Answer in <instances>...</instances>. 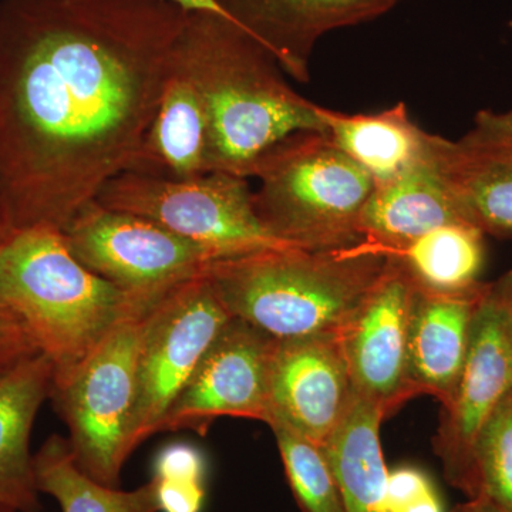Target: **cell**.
<instances>
[{
	"label": "cell",
	"instance_id": "obj_17",
	"mask_svg": "<svg viewBox=\"0 0 512 512\" xmlns=\"http://www.w3.org/2000/svg\"><path fill=\"white\" fill-rule=\"evenodd\" d=\"M127 173L168 181L192 180L211 173L207 111L175 55L156 114Z\"/></svg>",
	"mask_w": 512,
	"mask_h": 512
},
{
	"label": "cell",
	"instance_id": "obj_1",
	"mask_svg": "<svg viewBox=\"0 0 512 512\" xmlns=\"http://www.w3.org/2000/svg\"><path fill=\"white\" fill-rule=\"evenodd\" d=\"M188 12L170 0H0V207L63 228L127 173Z\"/></svg>",
	"mask_w": 512,
	"mask_h": 512
},
{
	"label": "cell",
	"instance_id": "obj_27",
	"mask_svg": "<svg viewBox=\"0 0 512 512\" xmlns=\"http://www.w3.org/2000/svg\"><path fill=\"white\" fill-rule=\"evenodd\" d=\"M158 512H202L207 501V484L154 480Z\"/></svg>",
	"mask_w": 512,
	"mask_h": 512
},
{
	"label": "cell",
	"instance_id": "obj_15",
	"mask_svg": "<svg viewBox=\"0 0 512 512\" xmlns=\"http://www.w3.org/2000/svg\"><path fill=\"white\" fill-rule=\"evenodd\" d=\"M229 19L275 56L296 82L311 80L316 43L326 33L377 19L400 0H217Z\"/></svg>",
	"mask_w": 512,
	"mask_h": 512
},
{
	"label": "cell",
	"instance_id": "obj_9",
	"mask_svg": "<svg viewBox=\"0 0 512 512\" xmlns=\"http://www.w3.org/2000/svg\"><path fill=\"white\" fill-rule=\"evenodd\" d=\"M512 389V271L483 285L456 393L433 439L444 477L476 497L473 453L478 433Z\"/></svg>",
	"mask_w": 512,
	"mask_h": 512
},
{
	"label": "cell",
	"instance_id": "obj_26",
	"mask_svg": "<svg viewBox=\"0 0 512 512\" xmlns=\"http://www.w3.org/2000/svg\"><path fill=\"white\" fill-rule=\"evenodd\" d=\"M154 480L207 484L208 461L194 444L171 443L158 451L153 463Z\"/></svg>",
	"mask_w": 512,
	"mask_h": 512
},
{
	"label": "cell",
	"instance_id": "obj_34",
	"mask_svg": "<svg viewBox=\"0 0 512 512\" xmlns=\"http://www.w3.org/2000/svg\"><path fill=\"white\" fill-rule=\"evenodd\" d=\"M451 512H458V511H457V508H456V510H453V511H451Z\"/></svg>",
	"mask_w": 512,
	"mask_h": 512
},
{
	"label": "cell",
	"instance_id": "obj_20",
	"mask_svg": "<svg viewBox=\"0 0 512 512\" xmlns=\"http://www.w3.org/2000/svg\"><path fill=\"white\" fill-rule=\"evenodd\" d=\"M326 137L383 184L430 157L431 137L397 103L376 114H345L320 106Z\"/></svg>",
	"mask_w": 512,
	"mask_h": 512
},
{
	"label": "cell",
	"instance_id": "obj_33",
	"mask_svg": "<svg viewBox=\"0 0 512 512\" xmlns=\"http://www.w3.org/2000/svg\"><path fill=\"white\" fill-rule=\"evenodd\" d=\"M0 512H13V511H10V510H8V508H5V507H0Z\"/></svg>",
	"mask_w": 512,
	"mask_h": 512
},
{
	"label": "cell",
	"instance_id": "obj_25",
	"mask_svg": "<svg viewBox=\"0 0 512 512\" xmlns=\"http://www.w3.org/2000/svg\"><path fill=\"white\" fill-rule=\"evenodd\" d=\"M476 497L512 512V389L485 421L473 453Z\"/></svg>",
	"mask_w": 512,
	"mask_h": 512
},
{
	"label": "cell",
	"instance_id": "obj_32",
	"mask_svg": "<svg viewBox=\"0 0 512 512\" xmlns=\"http://www.w3.org/2000/svg\"><path fill=\"white\" fill-rule=\"evenodd\" d=\"M10 234H12V228H10L5 212L0 207V247H2L3 242L8 239Z\"/></svg>",
	"mask_w": 512,
	"mask_h": 512
},
{
	"label": "cell",
	"instance_id": "obj_4",
	"mask_svg": "<svg viewBox=\"0 0 512 512\" xmlns=\"http://www.w3.org/2000/svg\"><path fill=\"white\" fill-rule=\"evenodd\" d=\"M387 261L363 241L335 249L269 248L218 259L205 276L229 315L271 338L295 339L339 335Z\"/></svg>",
	"mask_w": 512,
	"mask_h": 512
},
{
	"label": "cell",
	"instance_id": "obj_30",
	"mask_svg": "<svg viewBox=\"0 0 512 512\" xmlns=\"http://www.w3.org/2000/svg\"><path fill=\"white\" fill-rule=\"evenodd\" d=\"M170 2L180 6L185 12H208L227 16L224 10L220 8V5H218L217 0H170Z\"/></svg>",
	"mask_w": 512,
	"mask_h": 512
},
{
	"label": "cell",
	"instance_id": "obj_5",
	"mask_svg": "<svg viewBox=\"0 0 512 512\" xmlns=\"http://www.w3.org/2000/svg\"><path fill=\"white\" fill-rule=\"evenodd\" d=\"M254 207L274 237L291 247L335 249L360 239L359 218L375 183L325 134L298 131L255 165Z\"/></svg>",
	"mask_w": 512,
	"mask_h": 512
},
{
	"label": "cell",
	"instance_id": "obj_35",
	"mask_svg": "<svg viewBox=\"0 0 512 512\" xmlns=\"http://www.w3.org/2000/svg\"><path fill=\"white\" fill-rule=\"evenodd\" d=\"M510 28L512 29V22L510 23Z\"/></svg>",
	"mask_w": 512,
	"mask_h": 512
},
{
	"label": "cell",
	"instance_id": "obj_10",
	"mask_svg": "<svg viewBox=\"0 0 512 512\" xmlns=\"http://www.w3.org/2000/svg\"><path fill=\"white\" fill-rule=\"evenodd\" d=\"M231 318L205 275L175 286L147 312L131 450L157 434L168 407Z\"/></svg>",
	"mask_w": 512,
	"mask_h": 512
},
{
	"label": "cell",
	"instance_id": "obj_16",
	"mask_svg": "<svg viewBox=\"0 0 512 512\" xmlns=\"http://www.w3.org/2000/svg\"><path fill=\"white\" fill-rule=\"evenodd\" d=\"M483 282L466 292H437L414 282L407 333V377L414 396L447 407L466 362Z\"/></svg>",
	"mask_w": 512,
	"mask_h": 512
},
{
	"label": "cell",
	"instance_id": "obj_21",
	"mask_svg": "<svg viewBox=\"0 0 512 512\" xmlns=\"http://www.w3.org/2000/svg\"><path fill=\"white\" fill-rule=\"evenodd\" d=\"M384 419L376 404L356 394L345 419L320 446L339 485L346 512H389V470L380 443Z\"/></svg>",
	"mask_w": 512,
	"mask_h": 512
},
{
	"label": "cell",
	"instance_id": "obj_22",
	"mask_svg": "<svg viewBox=\"0 0 512 512\" xmlns=\"http://www.w3.org/2000/svg\"><path fill=\"white\" fill-rule=\"evenodd\" d=\"M33 467L37 490L55 498L62 512H158L153 480L131 491L101 484L77 466L69 440L59 434L33 454Z\"/></svg>",
	"mask_w": 512,
	"mask_h": 512
},
{
	"label": "cell",
	"instance_id": "obj_7",
	"mask_svg": "<svg viewBox=\"0 0 512 512\" xmlns=\"http://www.w3.org/2000/svg\"><path fill=\"white\" fill-rule=\"evenodd\" d=\"M96 201L157 222L210 249L218 259L291 247L259 220L254 192L247 178L238 175L215 171L192 180L168 181L121 173L101 188Z\"/></svg>",
	"mask_w": 512,
	"mask_h": 512
},
{
	"label": "cell",
	"instance_id": "obj_36",
	"mask_svg": "<svg viewBox=\"0 0 512 512\" xmlns=\"http://www.w3.org/2000/svg\"><path fill=\"white\" fill-rule=\"evenodd\" d=\"M400 2H404V0H400Z\"/></svg>",
	"mask_w": 512,
	"mask_h": 512
},
{
	"label": "cell",
	"instance_id": "obj_14",
	"mask_svg": "<svg viewBox=\"0 0 512 512\" xmlns=\"http://www.w3.org/2000/svg\"><path fill=\"white\" fill-rule=\"evenodd\" d=\"M355 396L339 335L275 339L269 372V421H284L323 446L345 419Z\"/></svg>",
	"mask_w": 512,
	"mask_h": 512
},
{
	"label": "cell",
	"instance_id": "obj_29",
	"mask_svg": "<svg viewBox=\"0 0 512 512\" xmlns=\"http://www.w3.org/2000/svg\"><path fill=\"white\" fill-rule=\"evenodd\" d=\"M389 512H444L439 494L434 490L433 485L413 495L409 500L394 505Z\"/></svg>",
	"mask_w": 512,
	"mask_h": 512
},
{
	"label": "cell",
	"instance_id": "obj_11",
	"mask_svg": "<svg viewBox=\"0 0 512 512\" xmlns=\"http://www.w3.org/2000/svg\"><path fill=\"white\" fill-rule=\"evenodd\" d=\"M274 343L262 330L232 316L168 407L157 433L192 430L205 436L220 417L268 424Z\"/></svg>",
	"mask_w": 512,
	"mask_h": 512
},
{
	"label": "cell",
	"instance_id": "obj_2",
	"mask_svg": "<svg viewBox=\"0 0 512 512\" xmlns=\"http://www.w3.org/2000/svg\"><path fill=\"white\" fill-rule=\"evenodd\" d=\"M174 55L207 111L211 173L248 180L285 137L325 131L319 104L296 93L275 56L227 16L188 12Z\"/></svg>",
	"mask_w": 512,
	"mask_h": 512
},
{
	"label": "cell",
	"instance_id": "obj_19",
	"mask_svg": "<svg viewBox=\"0 0 512 512\" xmlns=\"http://www.w3.org/2000/svg\"><path fill=\"white\" fill-rule=\"evenodd\" d=\"M453 222L464 221L441 184L430 150V157L423 163L387 183L375 184L360 214L357 231L363 242L389 256L427 232Z\"/></svg>",
	"mask_w": 512,
	"mask_h": 512
},
{
	"label": "cell",
	"instance_id": "obj_13",
	"mask_svg": "<svg viewBox=\"0 0 512 512\" xmlns=\"http://www.w3.org/2000/svg\"><path fill=\"white\" fill-rule=\"evenodd\" d=\"M431 160L461 220L512 235V110H481L458 140L431 138Z\"/></svg>",
	"mask_w": 512,
	"mask_h": 512
},
{
	"label": "cell",
	"instance_id": "obj_23",
	"mask_svg": "<svg viewBox=\"0 0 512 512\" xmlns=\"http://www.w3.org/2000/svg\"><path fill=\"white\" fill-rule=\"evenodd\" d=\"M387 258L396 259L423 288L471 291L481 284L484 234L466 222H453L427 232Z\"/></svg>",
	"mask_w": 512,
	"mask_h": 512
},
{
	"label": "cell",
	"instance_id": "obj_28",
	"mask_svg": "<svg viewBox=\"0 0 512 512\" xmlns=\"http://www.w3.org/2000/svg\"><path fill=\"white\" fill-rule=\"evenodd\" d=\"M40 353L19 320L0 308V372Z\"/></svg>",
	"mask_w": 512,
	"mask_h": 512
},
{
	"label": "cell",
	"instance_id": "obj_31",
	"mask_svg": "<svg viewBox=\"0 0 512 512\" xmlns=\"http://www.w3.org/2000/svg\"><path fill=\"white\" fill-rule=\"evenodd\" d=\"M458 512H501L493 505L485 503L483 500H468L466 504L458 505Z\"/></svg>",
	"mask_w": 512,
	"mask_h": 512
},
{
	"label": "cell",
	"instance_id": "obj_12",
	"mask_svg": "<svg viewBox=\"0 0 512 512\" xmlns=\"http://www.w3.org/2000/svg\"><path fill=\"white\" fill-rule=\"evenodd\" d=\"M414 281L389 258L379 281L339 338L357 396L376 404L389 417L414 399L407 377V333Z\"/></svg>",
	"mask_w": 512,
	"mask_h": 512
},
{
	"label": "cell",
	"instance_id": "obj_18",
	"mask_svg": "<svg viewBox=\"0 0 512 512\" xmlns=\"http://www.w3.org/2000/svg\"><path fill=\"white\" fill-rule=\"evenodd\" d=\"M52 387L53 365L43 353L0 372V507L13 512L42 511L30 436Z\"/></svg>",
	"mask_w": 512,
	"mask_h": 512
},
{
	"label": "cell",
	"instance_id": "obj_3",
	"mask_svg": "<svg viewBox=\"0 0 512 512\" xmlns=\"http://www.w3.org/2000/svg\"><path fill=\"white\" fill-rule=\"evenodd\" d=\"M157 302L86 268L60 229L13 231L0 247V308L49 357L53 383L69 376L119 323L144 315Z\"/></svg>",
	"mask_w": 512,
	"mask_h": 512
},
{
	"label": "cell",
	"instance_id": "obj_8",
	"mask_svg": "<svg viewBox=\"0 0 512 512\" xmlns=\"http://www.w3.org/2000/svg\"><path fill=\"white\" fill-rule=\"evenodd\" d=\"M72 254L123 291L157 302L175 286L205 275L210 249L157 222L90 202L63 228Z\"/></svg>",
	"mask_w": 512,
	"mask_h": 512
},
{
	"label": "cell",
	"instance_id": "obj_6",
	"mask_svg": "<svg viewBox=\"0 0 512 512\" xmlns=\"http://www.w3.org/2000/svg\"><path fill=\"white\" fill-rule=\"evenodd\" d=\"M146 315L119 323L69 376L53 383L50 393L69 429L77 466L109 487L119 488L121 471L133 454L130 437Z\"/></svg>",
	"mask_w": 512,
	"mask_h": 512
},
{
	"label": "cell",
	"instance_id": "obj_24",
	"mask_svg": "<svg viewBox=\"0 0 512 512\" xmlns=\"http://www.w3.org/2000/svg\"><path fill=\"white\" fill-rule=\"evenodd\" d=\"M293 497L302 512H346L339 485L322 447L281 420L268 423Z\"/></svg>",
	"mask_w": 512,
	"mask_h": 512
}]
</instances>
